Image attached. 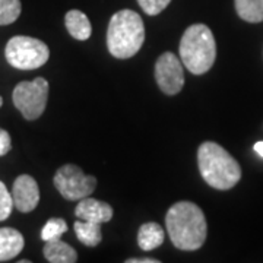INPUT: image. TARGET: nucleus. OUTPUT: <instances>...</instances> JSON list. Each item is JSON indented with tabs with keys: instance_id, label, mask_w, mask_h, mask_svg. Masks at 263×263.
I'll list each match as a JSON object with an SVG mask.
<instances>
[{
	"instance_id": "nucleus-1",
	"label": "nucleus",
	"mask_w": 263,
	"mask_h": 263,
	"mask_svg": "<svg viewBox=\"0 0 263 263\" xmlns=\"http://www.w3.org/2000/svg\"><path fill=\"white\" fill-rule=\"evenodd\" d=\"M165 227L171 243L180 250H197L206 240V218L203 211L193 202H177L170 208Z\"/></svg>"
},
{
	"instance_id": "nucleus-2",
	"label": "nucleus",
	"mask_w": 263,
	"mask_h": 263,
	"mask_svg": "<svg viewBox=\"0 0 263 263\" xmlns=\"http://www.w3.org/2000/svg\"><path fill=\"white\" fill-rule=\"evenodd\" d=\"M197 164L211 187L230 190L241 179L240 164L215 142H203L197 149Z\"/></svg>"
},
{
	"instance_id": "nucleus-3",
	"label": "nucleus",
	"mask_w": 263,
	"mask_h": 263,
	"mask_svg": "<svg viewBox=\"0 0 263 263\" xmlns=\"http://www.w3.org/2000/svg\"><path fill=\"white\" fill-rule=\"evenodd\" d=\"M145 41V25L141 15L130 9L116 12L107 29V47L116 59H130Z\"/></svg>"
},
{
	"instance_id": "nucleus-4",
	"label": "nucleus",
	"mask_w": 263,
	"mask_h": 263,
	"mask_svg": "<svg viewBox=\"0 0 263 263\" xmlns=\"http://www.w3.org/2000/svg\"><path fill=\"white\" fill-rule=\"evenodd\" d=\"M216 43L212 31L203 24L190 25L180 41V60L193 75H203L214 66Z\"/></svg>"
},
{
	"instance_id": "nucleus-5",
	"label": "nucleus",
	"mask_w": 263,
	"mask_h": 263,
	"mask_svg": "<svg viewBox=\"0 0 263 263\" xmlns=\"http://www.w3.org/2000/svg\"><path fill=\"white\" fill-rule=\"evenodd\" d=\"M5 56L10 66L19 70H34L47 63L50 50L37 38L16 35L10 38L5 48Z\"/></svg>"
},
{
	"instance_id": "nucleus-6",
	"label": "nucleus",
	"mask_w": 263,
	"mask_h": 263,
	"mask_svg": "<svg viewBox=\"0 0 263 263\" xmlns=\"http://www.w3.org/2000/svg\"><path fill=\"white\" fill-rule=\"evenodd\" d=\"M12 100L27 120H37L47 105L48 82L44 78L19 82L13 89Z\"/></svg>"
},
{
	"instance_id": "nucleus-7",
	"label": "nucleus",
	"mask_w": 263,
	"mask_h": 263,
	"mask_svg": "<svg viewBox=\"0 0 263 263\" xmlns=\"http://www.w3.org/2000/svg\"><path fill=\"white\" fill-rule=\"evenodd\" d=\"M54 186L59 193L67 200H81L94 193L97 179L94 176L85 174L82 170L73 164H66L57 170Z\"/></svg>"
},
{
	"instance_id": "nucleus-8",
	"label": "nucleus",
	"mask_w": 263,
	"mask_h": 263,
	"mask_svg": "<svg viewBox=\"0 0 263 263\" xmlns=\"http://www.w3.org/2000/svg\"><path fill=\"white\" fill-rule=\"evenodd\" d=\"M155 79L164 94H179L184 85V70L181 60L170 51L164 53L155 63Z\"/></svg>"
},
{
	"instance_id": "nucleus-9",
	"label": "nucleus",
	"mask_w": 263,
	"mask_h": 263,
	"mask_svg": "<svg viewBox=\"0 0 263 263\" xmlns=\"http://www.w3.org/2000/svg\"><path fill=\"white\" fill-rule=\"evenodd\" d=\"M13 205L18 211L27 214L37 208L40 202V189L35 180L28 174H22L13 183L12 189Z\"/></svg>"
},
{
	"instance_id": "nucleus-10",
	"label": "nucleus",
	"mask_w": 263,
	"mask_h": 263,
	"mask_svg": "<svg viewBox=\"0 0 263 263\" xmlns=\"http://www.w3.org/2000/svg\"><path fill=\"white\" fill-rule=\"evenodd\" d=\"M75 215L78 219L82 221H92L103 224V222H108L113 218V208L105 202L86 196L79 200L75 209Z\"/></svg>"
},
{
	"instance_id": "nucleus-11",
	"label": "nucleus",
	"mask_w": 263,
	"mask_h": 263,
	"mask_svg": "<svg viewBox=\"0 0 263 263\" xmlns=\"http://www.w3.org/2000/svg\"><path fill=\"white\" fill-rule=\"evenodd\" d=\"M25 246L22 234L15 228H0V262H8L16 257Z\"/></svg>"
},
{
	"instance_id": "nucleus-12",
	"label": "nucleus",
	"mask_w": 263,
	"mask_h": 263,
	"mask_svg": "<svg viewBox=\"0 0 263 263\" xmlns=\"http://www.w3.org/2000/svg\"><path fill=\"white\" fill-rule=\"evenodd\" d=\"M43 253L50 263H75L78 260L75 249L62 241L60 238L46 241Z\"/></svg>"
},
{
	"instance_id": "nucleus-13",
	"label": "nucleus",
	"mask_w": 263,
	"mask_h": 263,
	"mask_svg": "<svg viewBox=\"0 0 263 263\" xmlns=\"http://www.w3.org/2000/svg\"><path fill=\"white\" fill-rule=\"evenodd\" d=\"M65 24L69 34L76 40L85 41L91 37V32H92L91 22L84 12L76 9L69 10L65 16Z\"/></svg>"
},
{
	"instance_id": "nucleus-14",
	"label": "nucleus",
	"mask_w": 263,
	"mask_h": 263,
	"mask_svg": "<svg viewBox=\"0 0 263 263\" xmlns=\"http://www.w3.org/2000/svg\"><path fill=\"white\" fill-rule=\"evenodd\" d=\"M164 243L162 227L157 222H145L138 233V245L143 252H151Z\"/></svg>"
},
{
	"instance_id": "nucleus-15",
	"label": "nucleus",
	"mask_w": 263,
	"mask_h": 263,
	"mask_svg": "<svg viewBox=\"0 0 263 263\" xmlns=\"http://www.w3.org/2000/svg\"><path fill=\"white\" fill-rule=\"evenodd\" d=\"M75 233L78 240L86 247H95L101 243L103 234H101V224L92 222V221H82L78 219L75 222Z\"/></svg>"
},
{
	"instance_id": "nucleus-16",
	"label": "nucleus",
	"mask_w": 263,
	"mask_h": 263,
	"mask_svg": "<svg viewBox=\"0 0 263 263\" xmlns=\"http://www.w3.org/2000/svg\"><path fill=\"white\" fill-rule=\"evenodd\" d=\"M234 5L237 15L246 22L257 24L263 21V0H234Z\"/></svg>"
},
{
	"instance_id": "nucleus-17",
	"label": "nucleus",
	"mask_w": 263,
	"mask_h": 263,
	"mask_svg": "<svg viewBox=\"0 0 263 263\" xmlns=\"http://www.w3.org/2000/svg\"><path fill=\"white\" fill-rule=\"evenodd\" d=\"M21 0H0V25L13 24L21 15Z\"/></svg>"
},
{
	"instance_id": "nucleus-18",
	"label": "nucleus",
	"mask_w": 263,
	"mask_h": 263,
	"mask_svg": "<svg viewBox=\"0 0 263 263\" xmlns=\"http://www.w3.org/2000/svg\"><path fill=\"white\" fill-rule=\"evenodd\" d=\"M66 231H67V224L63 218H50L41 230V238L44 241L57 240V238H62V235L65 234Z\"/></svg>"
},
{
	"instance_id": "nucleus-19",
	"label": "nucleus",
	"mask_w": 263,
	"mask_h": 263,
	"mask_svg": "<svg viewBox=\"0 0 263 263\" xmlns=\"http://www.w3.org/2000/svg\"><path fill=\"white\" fill-rule=\"evenodd\" d=\"M13 206H15L13 205V197L10 196L5 183L0 181V221H5V219L9 218Z\"/></svg>"
},
{
	"instance_id": "nucleus-20",
	"label": "nucleus",
	"mask_w": 263,
	"mask_h": 263,
	"mask_svg": "<svg viewBox=\"0 0 263 263\" xmlns=\"http://www.w3.org/2000/svg\"><path fill=\"white\" fill-rule=\"evenodd\" d=\"M171 0H138L139 6L145 13H148L151 16L158 15L162 10L165 9L170 5Z\"/></svg>"
},
{
	"instance_id": "nucleus-21",
	"label": "nucleus",
	"mask_w": 263,
	"mask_h": 263,
	"mask_svg": "<svg viewBox=\"0 0 263 263\" xmlns=\"http://www.w3.org/2000/svg\"><path fill=\"white\" fill-rule=\"evenodd\" d=\"M12 149L10 135L5 129H0V157L6 155Z\"/></svg>"
},
{
	"instance_id": "nucleus-22",
	"label": "nucleus",
	"mask_w": 263,
	"mask_h": 263,
	"mask_svg": "<svg viewBox=\"0 0 263 263\" xmlns=\"http://www.w3.org/2000/svg\"><path fill=\"white\" fill-rule=\"evenodd\" d=\"M126 263H160V260H157V259H127Z\"/></svg>"
},
{
	"instance_id": "nucleus-23",
	"label": "nucleus",
	"mask_w": 263,
	"mask_h": 263,
	"mask_svg": "<svg viewBox=\"0 0 263 263\" xmlns=\"http://www.w3.org/2000/svg\"><path fill=\"white\" fill-rule=\"evenodd\" d=\"M254 151L260 155L263 158V142H256V145H254Z\"/></svg>"
},
{
	"instance_id": "nucleus-24",
	"label": "nucleus",
	"mask_w": 263,
	"mask_h": 263,
	"mask_svg": "<svg viewBox=\"0 0 263 263\" xmlns=\"http://www.w3.org/2000/svg\"><path fill=\"white\" fill-rule=\"evenodd\" d=\"M2 104H3V98L0 97V107H2Z\"/></svg>"
}]
</instances>
